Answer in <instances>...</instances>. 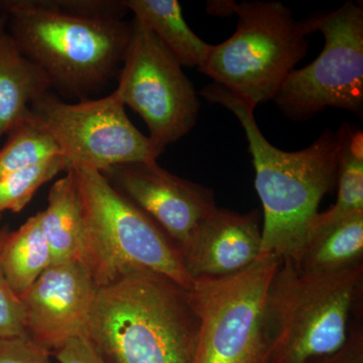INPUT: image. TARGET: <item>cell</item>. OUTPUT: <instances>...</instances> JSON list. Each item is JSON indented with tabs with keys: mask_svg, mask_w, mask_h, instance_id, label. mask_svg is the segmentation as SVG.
<instances>
[{
	"mask_svg": "<svg viewBox=\"0 0 363 363\" xmlns=\"http://www.w3.org/2000/svg\"><path fill=\"white\" fill-rule=\"evenodd\" d=\"M26 9L88 18L123 20L124 0H18Z\"/></svg>",
	"mask_w": 363,
	"mask_h": 363,
	"instance_id": "obj_22",
	"label": "cell"
},
{
	"mask_svg": "<svg viewBox=\"0 0 363 363\" xmlns=\"http://www.w3.org/2000/svg\"><path fill=\"white\" fill-rule=\"evenodd\" d=\"M310 363H363V357L357 348L345 345L337 352Z\"/></svg>",
	"mask_w": 363,
	"mask_h": 363,
	"instance_id": "obj_26",
	"label": "cell"
},
{
	"mask_svg": "<svg viewBox=\"0 0 363 363\" xmlns=\"http://www.w3.org/2000/svg\"><path fill=\"white\" fill-rule=\"evenodd\" d=\"M308 33L321 32L324 49L300 70H294L274 101L284 116L305 121L329 107L362 116L363 7L347 1L334 11L304 20Z\"/></svg>",
	"mask_w": 363,
	"mask_h": 363,
	"instance_id": "obj_7",
	"label": "cell"
},
{
	"mask_svg": "<svg viewBox=\"0 0 363 363\" xmlns=\"http://www.w3.org/2000/svg\"><path fill=\"white\" fill-rule=\"evenodd\" d=\"M7 18L4 14L0 13V35L6 30Z\"/></svg>",
	"mask_w": 363,
	"mask_h": 363,
	"instance_id": "obj_27",
	"label": "cell"
},
{
	"mask_svg": "<svg viewBox=\"0 0 363 363\" xmlns=\"http://www.w3.org/2000/svg\"><path fill=\"white\" fill-rule=\"evenodd\" d=\"M0 262L9 286L18 296L25 293L52 266V252L40 225V212L18 230L7 231Z\"/></svg>",
	"mask_w": 363,
	"mask_h": 363,
	"instance_id": "obj_18",
	"label": "cell"
},
{
	"mask_svg": "<svg viewBox=\"0 0 363 363\" xmlns=\"http://www.w3.org/2000/svg\"><path fill=\"white\" fill-rule=\"evenodd\" d=\"M281 262L260 255L233 276L193 281L190 292L200 320L194 363H264V310Z\"/></svg>",
	"mask_w": 363,
	"mask_h": 363,
	"instance_id": "obj_8",
	"label": "cell"
},
{
	"mask_svg": "<svg viewBox=\"0 0 363 363\" xmlns=\"http://www.w3.org/2000/svg\"><path fill=\"white\" fill-rule=\"evenodd\" d=\"M97 292L81 262L52 264L18 296L26 333L51 354L72 338L86 337Z\"/></svg>",
	"mask_w": 363,
	"mask_h": 363,
	"instance_id": "obj_12",
	"label": "cell"
},
{
	"mask_svg": "<svg viewBox=\"0 0 363 363\" xmlns=\"http://www.w3.org/2000/svg\"><path fill=\"white\" fill-rule=\"evenodd\" d=\"M199 327L190 290L138 269L98 289L86 338L104 363H194Z\"/></svg>",
	"mask_w": 363,
	"mask_h": 363,
	"instance_id": "obj_2",
	"label": "cell"
},
{
	"mask_svg": "<svg viewBox=\"0 0 363 363\" xmlns=\"http://www.w3.org/2000/svg\"><path fill=\"white\" fill-rule=\"evenodd\" d=\"M71 171L84 209L85 267L98 289L138 269L157 272L192 289L180 250L149 215L112 187L97 169L78 166Z\"/></svg>",
	"mask_w": 363,
	"mask_h": 363,
	"instance_id": "obj_5",
	"label": "cell"
},
{
	"mask_svg": "<svg viewBox=\"0 0 363 363\" xmlns=\"http://www.w3.org/2000/svg\"><path fill=\"white\" fill-rule=\"evenodd\" d=\"M7 230L0 229V253ZM26 333L23 309L20 297L7 281L0 262V338L13 337Z\"/></svg>",
	"mask_w": 363,
	"mask_h": 363,
	"instance_id": "obj_23",
	"label": "cell"
},
{
	"mask_svg": "<svg viewBox=\"0 0 363 363\" xmlns=\"http://www.w3.org/2000/svg\"><path fill=\"white\" fill-rule=\"evenodd\" d=\"M100 173L149 215L179 250L219 208L212 189L174 175L157 161L126 162Z\"/></svg>",
	"mask_w": 363,
	"mask_h": 363,
	"instance_id": "obj_11",
	"label": "cell"
},
{
	"mask_svg": "<svg viewBox=\"0 0 363 363\" xmlns=\"http://www.w3.org/2000/svg\"><path fill=\"white\" fill-rule=\"evenodd\" d=\"M363 264L328 274L281 259L264 310V363H310L337 352L362 326Z\"/></svg>",
	"mask_w": 363,
	"mask_h": 363,
	"instance_id": "obj_3",
	"label": "cell"
},
{
	"mask_svg": "<svg viewBox=\"0 0 363 363\" xmlns=\"http://www.w3.org/2000/svg\"><path fill=\"white\" fill-rule=\"evenodd\" d=\"M257 210L241 214L218 208L181 248L189 276L218 279L233 276L262 255V229Z\"/></svg>",
	"mask_w": 363,
	"mask_h": 363,
	"instance_id": "obj_13",
	"label": "cell"
},
{
	"mask_svg": "<svg viewBox=\"0 0 363 363\" xmlns=\"http://www.w3.org/2000/svg\"><path fill=\"white\" fill-rule=\"evenodd\" d=\"M0 221H1V217H0Z\"/></svg>",
	"mask_w": 363,
	"mask_h": 363,
	"instance_id": "obj_28",
	"label": "cell"
},
{
	"mask_svg": "<svg viewBox=\"0 0 363 363\" xmlns=\"http://www.w3.org/2000/svg\"><path fill=\"white\" fill-rule=\"evenodd\" d=\"M238 16L233 35L212 45L200 72L248 106L274 99L308 51L307 26L279 1L227 2Z\"/></svg>",
	"mask_w": 363,
	"mask_h": 363,
	"instance_id": "obj_6",
	"label": "cell"
},
{
	"mask_svg": "<svg viewBox=\"0 0 363 363\" xmlns=\"http://www.w3.org/2000/svg\"><path fill=\"white\" fill-rule=\"evenodd\" d=\"M337 201L313 219L307 238L353 215L363 213V133L345 123L337 176ZM307 240V238H306Z\"/></svg>",
	"mask_w": 363,
	"mask_h": 363,
	"instance_id": "obj_19",
	"label": "cell"
},
{
	"mask_svg": "<svg viewBox=\"0 0 363 363\" xmlns=\"http://www.w3.org/2000/svg\"><path fill=\"white\" fill-rule=\"evenodd\" d=\"M52 355L60 363H104L86 337L70 339Z\"/></svg>",
	"mask_w": 363,
	"mask_h": 363,
	"instance_id": "obj_25",
	"label": "cell"
},
{
	"mask_svg": "<svg viewBox=\"0 0 363 363\" xmlns=\"http://www.w3.org/2000/svg\"><path fill=\"white\" fill-rule=\"evenodd\" d=\"M51 355L26 333L0 338V363H52Z\"/></svg>",
	"mask_w": 363,
	"mask_h": 363,
	"instance_id": "obj_24",
	"label": "cell"
},
{
	"mask_svg": "<svg viewBox=\"0 0 363 363\" xmlns=\"http://www.w3.org/2000/svg\"><path fill=\"white\" fill-rule=\"evenodd\" d=\"M0 13L18 51L66 96L84 100L118 74L130 21L37 11L18 0H0Z\"/></svg>",
	"mask_w": 363,
	"mask_h": 363,
	"instance_id": "obj_4",
	"label": "cell"
},
{
	"mask_svg": "<svg viewBox=\"0 0 363 363\" xmlns=\"http://www.w3.org/2000/svg\"><path fill=\"white\" fill-rule=\"evenodd\" d=\"M130 40L114 95L140 114L161 154L197 123L200 101L179 62L145 23L130 21Z\"/></svg>",
	"mask_w": 363,
	"mask_h": 363,
	"instance_id": "obj_9",
	"label": "cell"
},
{
	"mask_svg": "<svg viewBox=\"0 0 363 363\" xmlns=\"http://www.w3.org/2000/svg\"><path fill=\"white\" fill-rule=\"evenodd\" d=\"M67 171L68 164L60 155L0 178V217L6 211L21 212L43 185Z\"/></svg>",
	"mask_w": 363,
	"mask_h": 363,
	"instance_id": "obj_21",
	"label": "cell"
},
{
	"mask_svg": "<svg viewBox=\"0 0 363 363\" xmlns=\"http://www.w3.org/2000/svg\"><path fill=\"white\" fill-rule=\"evenodd\" d=\"M52 184L48 206L40 212V225L52 257V264L79 262L85 267L87 228L82 199L73 171Z\"/></svg>",
	"mask_w": 363,
	"mask_h": 363,
	"instance_id": "obj_14",
	"label": "cell"
},
{
	"mask_svg": "<svg viewBox=\"0 0 363 363\" xmlns=\"http://www.w3.org/2000/svg\"><path fill=\"white\" fill-rule=\"evenodd\" d=\"M363 213L308 236L294 267L302 274H328L363 264Z\"/></svg>",
	"mask_w": 363,
	"mask_h": 363,
	"instance_id": "obj_17",
	"label": "cell"
},
{
	"mask_svg": "<svg viewBox=\"0 0 363 363\" xmlns=\"http://www.w3.org/2000/svg\"><path fill=\"white\" fill-rule=\"evenodd\" d=\"M6 145L0 149V178L35 166L62 152L32 111L6 133Z\"/></svg>",
	"mask_w": 363,
	"mask_h": 363,
	"instance_id": "obj_20",
	"label": "cell"
},
{
	"mask_svg": "<svg viewBox=\"0 0 363 363\" xmlns=\"http://www.w3.org/2000/svg\"><path fill=\"white\" fill-rule=\"evenodd\" d=\"M51 82L26 58L6 30L0 35V138L30 113V105Z\"/></svg>",
	"mask_w": 363,
	"mask_h": 363,
	"instance_id": "obj_15",
	"label": "cell"
},
{
	"mask_svg": "<svg viewBox=\"0 0 363 363\" xmlns=\"http://www.w3.org/2000/svg\"><path fill=\"white\" fill-rule=\"evenodd\" d=\"M30 111L58 145L68 171L86 166L100 172L126 162L157 161L162 155L133 125L113 92L68 104L49 91L33 102Z\"/></svg>",
	"mask_w": 363,
	"mask_h": 363,
	"instance_id": "obj_10",
	"label": "cell"
},
{
	"mask_svg": "<svg viewBox=\"0 0 363 363\" xmlns=\"http://www.w3.org/2000/svg\"><path fill=\"white\" fill-rule=\"evenodd\" d=\"M221 105L240 121L248 140L255 171V185L264 208L262 255L295 262L325 195L337 184L345 123L327 128L314 143L298 152H285L264 138L255 109L223 86L212 83L199 93Z\"/></svg>",
	"mask_w": 363,
	"mask_h": 363,
	"instance_id": "obj_1",
	"label": "cell"
},
{
	"mask_svg": "<svg viewBox=\"0 0 363 363\" xmlns=\"http://www.w3.org/2000/svg\"><path fill=\"white\" fill-rule=\"evenodd\" d=\"M124 4L135 18L154 33L182 67L201 70L212 45L191 30L177 0H124Z\"/></svg>",
	"mask_w": 363,
	"mask_h": 363,
	"instance_id": "obj_16",
	"label": "cell"
}]
</instances>
